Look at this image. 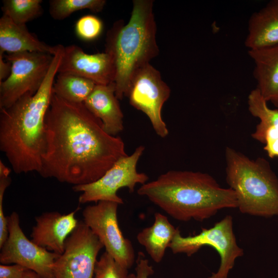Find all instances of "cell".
Wrapping results in <instances>:
<instances>
[{
  "label": "cell",
  "instance_id": "cell-1",
  "mask_svg": "<svg viewBox=\"0 0 278 278\" xmlns=\"http://www.w3.org/2000/svg\"><path fill=\"white\" fill-rule=\"evenodd\" d=\"M45 124L39 172L43 178L73 186L90 183L128 155L121 138L107 133L83 103L67 101L53 92Z\"/></svg>",
  "mask_w": 278,
  "mask_h": 278
},
{
  "label": "cell",
  "instance_id": "cell-2",
  "mask_svg": "<svg viewBox=\"0 0 278 278\" xmlns=\"http://www.w3.org/2000/svg\"><path fill=\"white\" fill-rule=\"evenodd\" d=\"M54 55L47 74L38 91L26 93L9 107L0 109V150L18 174L42 167L46 136L45 120L63 47Z\"/></svg>",
  "mask_w": 278,
  "mask_h": 278
},
{
  "label": "cell",
  "instance_id": "cell-3",
  "mask_svg": "<svg viewBox=\"0 0 278 278\" xmlns=\"http://www.w3.org/2000/svg\"><path fill=\"white\" fill-rule=\"evenodd\" d=\"M175 219L203 221L218 211L237 208L235 192L221 187L208 173L200 171L170 170L137 189Z\"/></svg>",
  "mask_w": 278,
  "mask_h": 278
},
{
  "label": "cell",
  "instance_id": "cell-4",
  "mask_svg": "<svg viewBox=\"0 0 278 278\" xmlns=\"http://www.w3.org/2000/svg\"><path fill=\"white\" fill-rule=\"evenodd\" d=\"M153 4L152 0L133 1L129 21L126 24L123 20L115 22L107 34L105 52L114 62L118 99L127 96L136 73L159 53Z\"/></svg>",
  "mask_w": 278,
  "mask_h": 278
},
{
  "label": "cell",
  "instance_id": "cell-5",
  "mask_svg": "<svg viewBox=\"0 0 278 278\" xmlns=\"http://www.w3.org/2000/svg\"><path fill=\"white\" fill-rule=\"evenodd\" d=\"M226 181L235 192L239 211L266 218L278 216V178L263 158L250 159L227 147Z\"/></svg>",
  "mask_w": 278,
  "mask_h": 278
},
{
  "label": "cell",
  "instance_id": "cell-6",
  "mask_svg": "<svg viewBox=\"0 0 278 278\" xmlns=\"http://www.w3.org/2000/svg\"><path fill=\"white\" fill-rule=\"evenodd\" d=\"M205 246H212L220 257L218 271L208 278H228L236 258L244 255L243 249L236 242L232 216H226L211 228H203L197 235L183 237L179 230L168 248L174 254L190 256Z\"/></svg>",
  "mask_w": 278,
  "mask_h": 278
},
{
  "label": "cell",
  "instance_id": "cell-7",
  "mask_svg": "<svg viewBox=\"0 0 278 278\" xmlns=\"http://www.w3.org/2000/svg\"><path fill=\"white\" fill-rule=\"evenodd\" d=\"M54 55L39 52L8 54L9 76L0 82V109L9 107L26 93L34 94L42 85Z\"/></svg>",
  "mask_w": 278,
  "mask_h": 278
},
{
  "label": "cell",
  "instance_id": "cell-8",
  "mask_svg": "<svg viewBox=\"0 0 278 278\" xmlns=\"http://www.w3.org/2000/svg\"><path fill=\"white\" fill-rule=\"evenodd\" d=\"M144 149V146H138L131 155L120 158L96 181L73 186L74 191L81 193L79 202L107 201L123 204V199L117 194L119 189L127 187L130 193H133L137 184L143 185L149 179L146 174L138 172L136 169L137 162Z\"/></svg>",
  "mask_w": 278,
  "mask_h": 278
},
{
  "label": "cell",
  "instance_id": "cell-9",
  "mask_svg": "<svg viewBox=\"0 0 278 278\" xmlns=\"http://www.w3.org/2000/svg\"><path fill=\"white\" fill-rule=\"evenodd\" d=\"M119 204L100 201L82 212L83 222L99 238L106 251L127 269L133 265L135 252L131 241L119 228L117 212Z\"/></svg>",
  "mask_w": 278,
  "mask_h": 278
},
{
  "label": "cell",
  "instance_id": "cell-10",
  "mask_svg": "<svg viewBox=\"0 0 278 278\" xmlns=\"http://www.w3.org/2000/svg\"><path fill=\"white\" fill-rule=\"evenodd\" d=\"M8 236L1 248V264H19L41 278H55L54 266L60 255L43 248L26 237L15 212L8 217Z\"/></svg>",
  "mask_w": 278,
  "mask_h": 278
},
{
  "label": "cell",
  "instance_id": "cell-11",
  "mask_svg": "<svg viewBox=\"0 0 278 278\" xmlns=\"http://www.w3.org/2000/svg\"><path fill=\"white\" fill-rule=\"evenodd\" d=\"M170 92L160 72L149 63L134 76L126 96L132 106L148 116L157 134L162 138L168 135V130L161 111Z\"/></svg>",
  "mask_w": 278,
  "mask_h": 278
},
{
  "label": "cell",
  "instance_id": "cell-12",
  "mask_svg": "<svg viewBox=\"0 0 278 278\" xmlns=\"http://www.w3.org/2000/svg\"><path fill=\"white\" fill-rule=\"evenodd\" d=\"M103 247L83 221H79L55 262V278H93L97 256Z\"/></svg>",
  "mask_w": 278,
  "mask_h": 278
},
{
  "label": "cell",
  "instance_id": "cell-13",
  "mask_svg": "<svg viewBox=\"0 0 278 278\" xmlns=\"http://www.w3.org/2000/svg\"><path fill=\"white\" fill-rule=\"evenodd\" d=\"M58 73L73 74L96 84L107 85L114 82L115 68L108 53L89 54L78 45L72 44L64 46Z\"/></svg>",
  "mask_w": 278,
  "mask_h": 278
},
{
  "label": "cell",
  "instance_id": "cell-14",
  "mask_svg": "<svg viewBox=\"0 0 278 278\" xmlns=\"http://www.w3.org/2000/svg\"><path fill=\"white\" fill-rule=\"evenodd\" d=\"M78 209L66 214L51 212L36 217L30 235L31 240L50 252L61 255L66 239L78 224L75 216Z\"/></svg>",
  "mask_w": 278,
  "mask_h": 278
},
{
  "label": "cell",
  "instance_id": "cell-15",
  "mask_svg": "<svg viewBox=\"0 0 278 278\" xmlns=\"http://www.w3.org/2000/svg\"><path fill=\"white\" fill-rule=\"evenodd\" d=\"M87 109L102 122L105 131L117 136L124 129V115L115 94L114 82L96 84L83 102Z\"/></svg>",
  "mask_w": 278,
  "mask_h": 278
},
{
  "label": "cell",
  "instance_id": "cell-16",
  "mask_svg": "<svg viewBox=\"0 0 278 278\" xmlns=\"http://www.w3.org/2000/svg\"><path fill=\"white\" fill-rule=\"evenodd\" d=\"M248 106L250 114L259 119L251 136L265 144L270 158H278V109L270 108L256 88L248 96Z\"/></svg>",
  "mask_w": 278,
  "mask_h": 278
},
{
  "label": "cell",
  "instance_id": "cell-17",
  "mask_svg": "<svg viewBox=\"0 0 278 278\" xmlns=\"http://www.w3.org/2000/svg\"><path fill=\"white\" fill-rule=\"evenodd\" d=\"M248 54L254 64L256 88L267 102L278 109V44L249 49Z\"/></svg>",
  "mask_w": 278,
  "mask_h": 278
},
{
  "label": "cell",
  "instance_id": "cell-18",
  "mask_svg": "<svg viewBox=\"0 0 278 278\" xmlns=\"http://www.w3.org/2000/svg\"><path fill=\"white\" fill-rule=\"evenodd\" d=\"M59 44L50 46L30 33L26 25H19L3 14L0 19V53L39 52L54 55Z\"/></svg>",
  "mask_w": 278,
  "mask_h": 278
},
{
  "label": "cell",
  "instance_id": "cell-19",
  "mask_svg": "<svg viewBox=\"0 0 278 278\" xmlns=\"http://www.w3.org/2000/svg\"><path fill=\"white\" fill-rule=\"evenodd\" d=\"M278 44V0H272L250 16L245 45L249 49Z\"/></svg>",
  "mask_w": 278,
  "mask_h": 278
},
{
  "label": "cell",
  "instance_id": "cell-20",
  "mask_svg": "<svg viewBox=\"0 0 278 278\" xmlns=\"http://www.w3.org/2000/svg\"><path fill=\"white\" fill-rule=\"evenodd\" d=\"M179 230L178 228H175L170 222L166 216L155 213L152 225L140 232L136 239L152 259L159 263Z\"/></svg>",
  "mask_w": 278,
  "mask_h": 278
},
{
  "label": "cell",
  "instance_id": "cell-21",
  "mask_svg": "<svg viewBox=\"0 0 278 278\" xmlns=\"http://www.w3.org/2000/svg\"><path fill=\"white\" fill-rule=\"evenodd\" d=\"M96 84L83 77L69 74H58L53 92L62 99L73 103H83Z\"/></svg>",
  "mask_w": 278,
  "mask_h": 278
},
{
  "label": "cell",
  "instance_id": "cell-22",
  "mask_svg": "<svg viewBox=\"0 0 278 278\" xmlns=\"http://www.w3.org/2000/svg\"><path fill=\"white\" fill-rule=\"evenodd\" d=\"M41 0H4L3 14L19 25L26 23L42 14Z\"/></svg>",
  "mask_w": 278,
  "mask_h": 278
},
{
  "label": "cell",
  "instance_id": "cell-23",
  "mask_svg": "<svg viewBox=\"0 0 278 278\" xmlns=\"http://www.w3.org/2000/svg\"><path fill=\"white\" fill-rule=\"evenodd\" d=\"M105 0H50L49 12L51 17L56 20H63L73 13L89 9L97 13L103 9Z\"/></svg>",
  "mask_w": 278,
  "mask_h": 278
},
{
  "label": "cell",
  "instance_id": "cell-24",
  "mask_svg": "<svg viewBox=\"0 0 278 278\" xmlns=\"http://www.w3.org/2000/svg\"><path fill=\"white\" fill-rule=\"evenodd\" d=\"M128 269L105 251L97 260L93 278H128Z\"/></svg>",
  "mask_w": 278,
  "mask_h": 278
},
{
  "label": "cell",
  "instance_id": "cell-25",
  "mask_svg": "<svg viewBox=\"0 0 278 278\" xmlns=\"http://www.w3.org/2000/svg\"><path fill=\"white\" fill-rule=\"evenodd\" d=\"M102 29L101 21L93 15L81 17L75 25V31L77 36L85 41L97 39L101 34Z\"/></svg>",
  "mask_w": 278,
  "mask_h": 278
},
{
  "label": "cell",
  "instance_id": "cell-26",
  "mask_svg": "<svg viewBox=\"0 0 278 278\" xmlns=\"http://www.w3.org/2000/svg\"><path fill=\"white\" fill-rule=\"evenodd\" d=\"M10 169L0 160V248L3 246L8 236L7 218L3 210V198L5 192L10 184L11 179L9 177Z\"/></svg>",
  "mask_w": 278,
  "mask_h": 278
},
{
  "label": "cell",
  "instance_id": "cell-27",
  "mask_svg": "<svg viewBox=\"0 0 278 278\" xmlns=\"http://www.w3.org/2000/svg\"><path fill=\"white\" fill-rule=\"evenodd\" d=\"M135 273L129 274L128 278H149L154 271L143 252H139L136 260Z\"/></svg>",
  "mask_w": 278,
  "mask_h": 278
},
{
  "label": "cell",
  "instance_id": "cell-28",
  "mask_svg": "<svg viewBox=\"0 0 278 278\" xmlns=\"http://www.w3.org/2000/svg\"><path fill=\"white\" fill-rule=\"evenodd\" d=\"M29 269L19 264H1L0 278H23Z\"/></svg>",
  "mask_w": 278,
  "mask_h": 278
},
{
  "label": "cell",
  "instance_id": "cell-29",
  "mask_svg": "<svg viewBox=\"0 0 278 278\" xmlns=\"http://www.w3.org/2000/svg\"><path fill=\"white\" fill-rule=\"evenodd\" d=\"M3 54L0 53V82L6 79L10 75L11 64L4 61Z\"/></svg>",
  "mask_w": 278,
  "mask_h": 278
},
{
  "label": "cell",
  "instance_id": "cell-30",
  "mask_svg": "<svg viewBox=\"0 0 278 278\" xmlns=\"http://www.w3.org/2000/svg\"><path fill=\"white\" fill-rule=\"evenodd\" d=\"M23 278H41V277L39 276L34 272L30 270H28L26 272Z\"/></svg>",
  "mask_w": 278,
  "mask_h": 278
}]
</instances>
